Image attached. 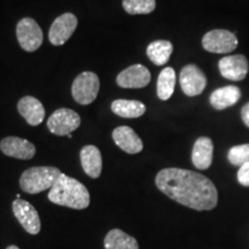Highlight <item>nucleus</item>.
<instances>
[{"label": "nucleus", "mask_w": 249, "mask_h": 249, "mask_svg": "<svg viewBox=\"0 0 249 249\" xmlns=\"http://www.w3.org/2000/svg\"><path fill=\"white\" fill-rule=\"evenodd\" d=\"M156 186L173 201L197 211L213 210L218 203L213 182L203 174L189 170H161L156 176Z\"/></svg>", "instance_id": "nucleus-1"}, {"label": "nucleus", "mask_w": 249, "mask_h": 249, "mask_svg": "<svg viewBox=\"0 0 249 249\" xmlns=\"http://www.w3.org/2000/svg\"><path fill=\"white\" fill-rule=\"evenodd\" d=\"M48 197L52 203L76 210L87 209L90 204V194L87 187L64 173L50 189Z\"/></svg>", "instance_id": "nucleus-2"}, {"label": "nucleus", "mask_w": 249, "mask_h": 249, "mask_svg": "<svg viewBox=\"0 0 249 249\" xmlns=\"http://www.w3.org/2000/svg\"><path fill=\"white\" fill-rule=\"evenodd\" d=\"M61 176V171L53 166H35L24 171L20 178V187L28 194H38L51 189Z\"/></svg>", "instance_id": "nucleus-3"}, {"label": "nucleus", "mask_w": 249, "mask_h": 249, "mask_svg": "<svg viewBox=\"0 0 249 249\" xmlns=\"http://www.w3.org/2000/svg\"><path fill=\"white\" fill-rule=\"evenodd\" d=\"M99 92V79L92 71H83L76 76L71 85L74 101L81 105H89L95 101Z\"/></svg>", "instance_id": "nucleus-4"}, {"label": "nucleus", "mask_w": 249, "mask_h": 249, "mask_svg": "<svg viewBox=\"0 0 249 249\" xmlns=\"http://www.w3.org/2000/svg\"><path fill=\"white\" fill-rule=\"evenodd\" d=\"M235 34L229 30L214 29L208 31L202 38V46L211 53H227L234 51L238 46Z\"/></svg>", "instance_id": "nucleus-5"}, {"label": "nucleus", "mask_w": 249, "mask_h": 249, "mask_svg": "<svg viewBox=\"0 0 249 249\" xmlns=\"http://www.w3.org/2000/svg\"><path fill=\"white\" fill-rule=\"evenodd\" d=\"M81 124V118L75 111L71 108H58L48 120V128L54 135H71V132L77 129Z\"/></svg>", "instance_id": "nucleus-6"}, {"label": "nucleus", "mask_w": 249, "mask_h": 249, "mask_svg": "<svg viewBox=\"0 0 249 249\" xmlns=\"http://www.w3.org/2000/svg\"><path fill=\"white\" fill-rule=\"evenodd\" d=\"M17 37L24 51L34 52L43 43V31L34 18H24L17 26Z\"/></svg>", "instance_id": "nucleus-7"}, {"label": "nucleus", "mask_w": 249, "mask_h": 249, "mask_svg": "<svg viewBox=\"0 0 249 249\" xmlns=\"http://www.w3.org/2000/svg\"><path fill=\"white\" fill-rule=\"evenodd\" d=\"M180 86L185 95L194 97L203 92L207 87V77L196 65H186L180 71Z\"/></svg>", "instance_id": "nucleus-8"}, {"label": "nucleus", "mask_w": 249, "mask_h": 249, "mask_svg": "<svg viewBox=\"0 0 249 249\" xmlns=\"http://www.w3.org/2000/svg\"><path fill=\"white\" fill-rule=\"evenodd\" d=\"M13 213L18 223L29 234H38L40 231V219L37 210L29 202L17 198L12 204Z\"/></svg>", "instance_id": "nucleus-9"}, {"label": "nucleus", "mask_w": 249, "mask_h": 249, "mask_svg": "<svg viewBox=\"0 0 249 249\" xmlns=\"http://www.w3.org/2000/svg\"><path fill=\"white\" fill-rule=\"evenodd\" d=\"M77 27V18L74 14L65 13L58 17L51 24L49 39L55 46L64 45L71 38Z\"/></svg>", "instance_id": "nucleus-10"}, {"label": "nucleus", "mask_w": 249, "mask_h": 249, "mask_svg": "<svg viewBox=\"0 0 249 249\" xmlns=\"http://www.w3.org/2000/svg\"><path fill=\"white\" fill-rule=\"evenodd\" d=\"M220 75L231 81H242L249 71V64L244 54L226 55L218 62Z\"/></svg>", "instance_id": "nucleus-11"}, {"label": "nucleus", "mask_w": 249, "mask_h": 249, "mask_svg": "<svg viewBox=\"0 0 249 249\" xmlns=\"http://www.w3.org/2000/svg\"><path fill=\"white\" fill-rule=\"evenodd\" d=\"M151 74L143 65H133L119 73L117 76V85L124 89H140L150 83Z\"/></svg>", "instance_id": "nucleus-12"}, {"label": "nucleus", "mask_w": 249, "mask_h": 249, "mask_svg": "<svg viewBox=\"0 0 249 249\" xmlns=\"http://www.w3.org/2000/svg\"><path fill=\"white\" fill-rule=\"evenodd\" d=\"M0 150L8 157L17 160H31L36 154V148L26 139L8 136L0 142Z\"/></svg>", "instance_id": "nucleus-13"}, {"label": "nucleus", "mask_w": 249, "mask_h": 249, "mask_svg": "<svg viewBox=\"0 0 249 249\" xmlns=\"http://www.w3.org/2000/svg\"><path fill=\"white\" fill-rule=\"evenodd\" d=\"M112 138L121 150L130 155L139 154L143 149V142L139 135L128 126L117 127L112 133Z\"/></svg>", "instance_id": "nucleus-14"}, {"label": "nucleus", "mask_w": 249, "mask_h": 249, "mask_svg": "<svg viewBox=\"0 0 249 249\" xmlns=\"http://www.w3.org/2000/svg\"><path fill=\"white\" fill-rule=\"evenodd\" d=\"M18 111L30 126H38L45 118L43 104L33 96H24L18 103Z\"/></svg>", "instance_id": "nucleus-15"}, {"label": "nucleus", "mask_w": 249, "mask_h": 249, "mask_svg": "<svg viewBox=\"0 0 249 249\" xmlns=\"http://www.w3.org/2000/svg\"><path fill=\"white\" fill-rule=\"evenodd\" d=\"M213 143L208 136H201L196 140L192 151V161L198 170L209 169L213 164Z\"/></svg>", "instance_id": "nucleus-16"}, {"label": "nucleus", "mask_w": 249, "mask_h": 249, "mask_svg": "<svg viewBox=\"0 0 249 249\" xmlns=\"http://www.w3.org/2000/svg\"><path fill=\"white\" fill-rule=\"evenodd\" d=\"M80 160L82 169L90 178L97 179L101 177L103 161L102 154L95 145H86L81 149Z\"/></svg>", "instance_id": "nucleus-17"}, {"label": "nucleus", "mask_w": 249, "mask_h": 249, "mask_svg": "<svg viewBox=\"0 0 249 249\" xmlns=\"http://www.w3.org/2000/svg\"><path fill=\"white\" fill-rule=\"evenodd\" d=\"M241 97V90L236 86H226L218 88L210 95V104L218 111L231 107L239 102Z\"/></svg>", "instance_id": "nucleus-18"}, {"label": "nucleus", "mask_w": 249, "mask_h": 249, "mask_svg": "<svg viewBox=\"0 0 249 249\" xmlns=\"http://www.w3.org/2000/svg\"><path fill=\"white\" fill-rule=\"evenodd\" d=\"M105 249H139L135 238L119 229H113L104 239Z\"/></svg>", "instance_id": "nucleus-19"}, {"label": "nucleus", "mask_w": 249, "mask_h": 249, "mask_svg": "<svg viewBox=\"0 0 249 249\" xmlns=\"http://www.w3.org/2000/svg\"><path fill=\"white\" fill-rule=\"evenodd\" d=\"M112 111L121 118H140L147 111L143 103L139 101H129V99H117L112 103Z\"/></svg>", "instance_id": "nucleus-20"}, {"label": "nucleus", "mask_w": 249, "mask_h": 249, "mask_svg": "<svg viewBox=\"0 0 249 249\" xmlns=\"http://www.w3.org/2000/svg\"><path fill=\"white\" fill-rule=\"evenodd\" d=\"M173 52V45L169 40H155L147 48V55L156 66H163L169 61Z\"/></svg>", "instance_id": "nucleus-21"}, {"label": "nucleus", "mask_w": 249, "mask_h": 249, "mask_svg": "<svg viewBox=\"0 0 249 249\" xmlns=\"http://www.w3.org/2000/svg\"><path fill=\"white\" fill-rule=\"evenodd\" d=\"M176 71L172 67H165L157 80V96L161 101H167L174 92Z\"/></svg>", "instance_id": "nucleus-22"}, {"label": "nucleus", "mask_w": 249, "mask_h": 249, "mask_svg": "<svg viewBox=\"0 0 249 249\" xmlns=\"http://www.w3.org/2000/svg\"><path fill=\"white\" fill-rule=\"evenodd\" d=\"M123 7L130 15L149 14L155 11L156 0H123Z\"/></svg>", "instance_id": "nucleus-23"}, {"label": "nucleus", "mask_w": 249, "mask_h": 249, "mask_svg": "<svg viewBox=\"0 0 249 249\" xmlns=\"http://www.w3.org/2000/svg\"><path fill=\"white\" fill-rule=\"evenodd\" d=\"M227 160L234 166L240 167L249 161V143L240 145H234L229 150Z\"/></svg>", "instance_id": "nucleus-24"}, {"label": "nucleus", "mask_w": 249, "mask_h": 249, "mask_svg": "<svg viewBox=\"0 0 249 249\" xmlns=\"http://www.w3.org/2000/svg\"><path fill=\"white\" fill-rule=\"evenodd\" d=\"M236 178H238V181L240 185L249 187V161L239 167Z\"/></svg>", "instance_id": "nucleus-25"}, {"label": "nucleus", "mask_w": 249, "mask_h": 249, "mask_svg": "<svg viewBox=\"0 0 249 249\" xmlns=\"http://www.w3.org/2000/svg\"><path fill=\"white\" fill-rule=\"evenodd\" d=\"M241 118L244 124L249 128V102L241 108Z\"/></svg>", "instance_id": "nucleus-26"}, {"label": "nucleus", "mask_w": 249, "mask_h": 249, "mask_svg": "<svg viewBox=\"0 0 249 249\" xmlns=\"http://www.w3.org/2000/svg\"><path fill=\"white\" fill-rule=\"evenodd\" d=\"M6 249H20L18 247H17V246H14V245H12V246H8L7 248Z\"/></svg>", "instance_id": "nucleus-27"}]
</instances>
